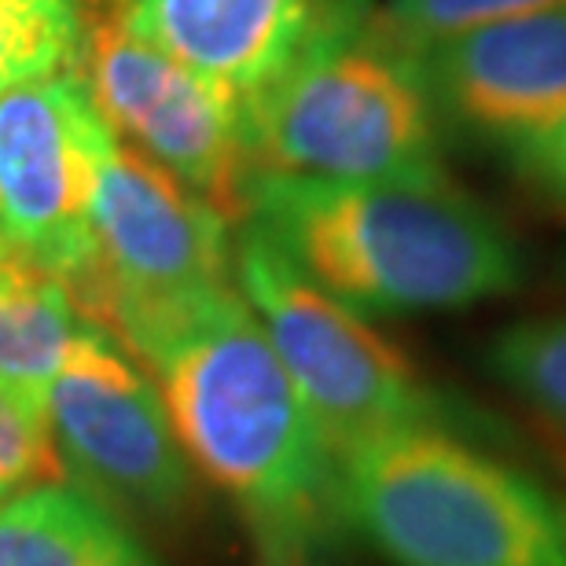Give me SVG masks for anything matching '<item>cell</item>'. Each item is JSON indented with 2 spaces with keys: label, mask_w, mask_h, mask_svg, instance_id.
I'll return each mask as SVG.
<instances>
[{
  "label": "cell",
  "mask_w": 566,
  "mask_h": 566,
  "mask_svg": "<svg viewBox=\"0 0 566 566\" xmlns=\"http://www.w3.org/2000/svg\"><path fill=\"white\" fill-rule=\"evenodd\" d=\"M155 382L185 460L240 507L269 563L343 523L338 460L240 287L221 291L133 360Z\"/></svg>",
  "instance_id": "1"
},
{
  "label": "cell",
  "mask_w": 566,
  "mask_h": 566,
  "mask_svg": "<svg viewBox=\"0 0 566 566\" xmlns=\"http://www.w3.org/2000/svg\"><path fill=\"white\" fill-rule=\"evenodd\" d=\"M360 316L468 310L523 283L515 235L446 174L316 180L251 174L247 221Z\"/></svg>",
  "instance_id": "2"
},
{
  "label": "cell",
  "mask_w": 566,
  "mask_h": 566,
  "mask_svg": "<svg viewBox=\"0 0 566 566\" xmlns=\"http://www.w3.org/2000/svg\"><path fill=\"white\" fill-rule=\"evenodd\" d=\"M251 174L316 180L438 177L441 140L420 66L371 22L368 0H324L298 55L243 99Z\"/></svg>",
  "instance_id": "3"
},
{
  "label": "cell",
  "mask_w": 566,
  "mask_h": 566,
  "mask_svg": "<svg viewBox=\"0 0 566 566\" xmlns=\"http://www.w3.org/2000/svg\"><path fill=\"white\" fill-rule=\"evenodd\" d=\"M338 507L394 566H566V512L537 479L449 423L338 460Z\"/></svg>",
  "instance_id": "4"
},
{
  "label": "cell",
  "mask_w": 566,
  "mask_h": 566,
  "mask_svg": "<svg viewBox=\"0 0 566 566\" xmlns=\"http://www.w3.org/2000/svg\"><path fill=\"white\" fill-rule=\"evenodd\" d=\"M218 210L115 133L96 163L93 254L74 305L129 360L202 302L235 287V240Z\"/></svg>",
  "instance_id": "5"
},
{
  "label": "cell",
  "mask_w": 566,
  "mask_h": 566,
  "mask_svg": "<svg viewBox=\"0 0 566 566\" xmlns=\"http://www.w3.org/2000/svg\"><path fill=\"white\" fill-rule=\"evenodd\" d=\"M235 287L310 405L335 460L405 427L449 423L412 360L305 276L254 224H240L235 235Z\"/></svg>",
  "instance_id": "6"
},
{
  "label": "cell",
  "mask_w": 566,
  "mask_h": 566,
  "mask_svg": "<svg viewBox=\"0 0 566 566\" xmlns=\"http://www.w3.org/2000/svg\"><path fill=\"white\" fill-rule=\"evenodd\" d=\"M74 74L122 144L163 166L229 224L247 221L251 158L240 96L140 38L111 0H85Z\"/></svg>",
  "instance_id": "7"
},
{
  "label": "cell",
  "mask_w": 566,
  "mask_h": 566,
  "mask_svg": "<svg viewBox=\"0 0 566 566\" xmlns=\"http://www.w3.org/2000/svg\"><path fill=\"white\" fill-rule=\"evenodd\" d=\"M44 416L66 474L111 512L169 518L188 504L191 471L163 398L104 332L85 335L49 382Z\"/></svg>",
  "instance_id": "8"
},
{
  "label": "cell",
  "mask_w": 566,
  "mask_h": 566,
  "mask_svg": "<svg viewBox=\"0 0 566 566\" xmlns=\"http://www.w3.org/2000/svg\"><path fill=\"white\" fill-rule=\"evenodd\" d=\"M107 137L74 71L0 96V235L66 291L93 254L88 207Z\"/></svg>",
  "instance_id": "9"
},
{
  "label": "cell",
  "mask_w": 566,
  "mask_h": 566,
  "mask_svg": "<svg viewBox=\"0 0 566 566\" xmlns=\"http://www.w3.org/2000/svg\"><path fill=\"white\" fill-rule=\"evenodd\" d=\"M412 60L438 122L515 166L566 126V8L457 33Z\"/></svg>",
  "instance_id": "10"
},
{
  "label": "cell",
  "mask_w": 566,
  "mask_h": 566,
  "mask_svg": "<svg viewBox=\"0 0 566 566\" xmlns=\"http://www.w3.org/2000/svg\"><path fill=\"white\" fill-rule=\"evenodd\" d=\"M133 30L191 74L251 99L287 66L324 0H111Z\"/></svg>",
  "instance_id": "11"
},
{
  "label": "cell",
  "mask_w": 566,
  "mask_h": 566,
  "mask_svg": "<svg viewBox=\"0 0 566 566\" xmlns=\"http://www.w3.org/2000/svg\"><path fill=\"white\" fill-rule=\"evenodd\" d=\"M0 566H155L118 512L71 482L0 501Z\"/></svg>",
  "instance_id": "12"
},
{
  "label": "cell",
  "mask_w": 566,
  "mask_h": 566,
  "mask_svg": "<svg viewBox=\"0 0 566 566\" xmlns=\"http://www.w3.org/2000/svg\"><path fill=\"white\" fill-rule=\"evenodd\" d=\"M99 332L82 316L71 291L41 265L0 254V382L44 401L49 382L85 335Z\"/></svg>",
  "instance_id": "13"
},
{
  "label": "cell",
  "mask_w": 566,
  "mask_h": 566,
  "mask_svg": "<svg viewBox=\"0 0 566 566\" xmlns=\"http://www.w3.org/2000/svg\"><path fill=\"white\" fill-rule=\"evenodd\" d=\"M85 0H0V96L77 71Z\"/></svg>",
  "instance_id": "14"
},
{
  "label": "cell",
  "mask_w": 566,
  "mask_h": 566,
  "mask_svg": "<svg viewBox=\"0 0 566 566\" xmlns=\"http://www.w3.org/2000/svg\"><path fill=\"white\" fill-rule=\"evenodd\" d=\"M485 368L537 416L566 427V316H530L504 327L485 349Z\"/></svg>",
  "instance_id": "15"
},
{
  "label": "cell",
  "mask_w": 566,
  "mask_h": 566,
  "mask_svg": "<svg viewBox=\"0 0 566 566\" xmlns=\"http://www.w3.org/2000/svg\"><path fill=\"white\" fill-rule=\"evenodd\" d=\"M556 8H566V0H382L371 8V22L390 44L416 55L457 33Z\"/></svg>",
  "instance_id": "16"
},
{
  "label": "cell",
  "mask_w": 566,
  "mask_h": 566,
  "mask_svg": "<svg viewBox=\"0 0 566 566\" xmlns=\"http://www.w3.org/2000/svg\"><path fill=\"white\" fill-rule=\"evenodd\" d=\"M66 482L44 401L27 398L0 382V490Z\"/></svg>",
  "instance_id": "17"
},
{
  "label": "cell",
  "mask_w": 566,
  "mask_h": 566,
  "mask_svg": "<svg viewBox=\"0 0 566 566\" xmlns=\"http://www.w3.org/2000/svg\"><path fill=\"white\" fill-rule=\"evenodd\" d=\"M523 174H530L541 188H548L563 207H566V126L552 137L537 155H530L523 166Z\"/></svg>",
  "instance_id": "18"
},
{
  "label": "cell",
  "mask_w": 566,
  "mask_h": 566,
  "mask_svg": "<svg viewBox=\"0 0 566 566\" xmlns=\"http://www.w3.org/2000/svg\"><path fill=\"white\" fill-rule=\"evenodd\" d=\"M269 566H310L305 559H276V563H269Z\"/></svg>",
  "instance_id": "19"
},
{
  "label": "cell",
  "mask_w": 566,
  "mask_h": 566,
  "mask_svg": "<svg viewBox=\"0 0 566 566\" xmlns=\"http://www.w3.org/2000/svg\"><path fill=\"white\" fill-rule=\"evenodd\" d=\"M0 254H8V243H4V235H0Z\"/></svg>",
  "instance_id": "20"
},
{
  "label": "cell",
  "mask_w": 566,
  "mask_h": 566,
  "mask_svg": "<svg viewBox=\"0 0 566 566\" xmlns=\"http://www.w3.org/2000/svg\"><path fill=\"white\" fill-rule=\"evenodd\" d=\"M4 496H8V490H0V501H4Z\"/></svg>",
  "instance_id": "21"
}]
</instances>
